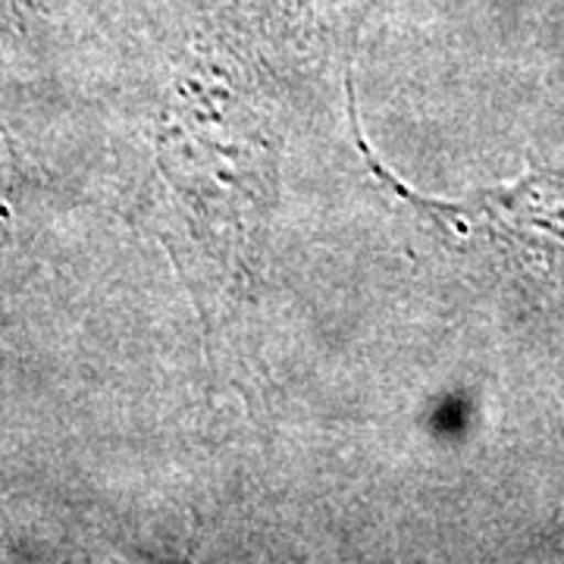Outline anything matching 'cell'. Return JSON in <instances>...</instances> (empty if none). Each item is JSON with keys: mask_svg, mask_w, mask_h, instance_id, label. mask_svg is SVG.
<instances>
[{"mask_svg": "<svg viewBox=\"0 0 564 564\" xmlns=\"http://www.w3.org/2000/svg\"><path fill=\"white\" fill-rule=\"evenodd\" d=\"M3 198H7V185L0 182V220H3Z\"/></svg>", "mask_w": 564, "mask_h": 564, "instance_id": "6da1fadb", "label": "cell"}]
</instances>
